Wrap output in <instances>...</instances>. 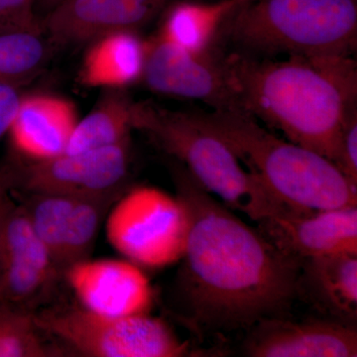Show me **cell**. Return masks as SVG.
Returning a JSON list of instances; mask_svg holds the SVG:
<instances>
[{
    "label": "cell",
    "mask_w": 357,
    "mask_h": 357,
    "mask_svg": "<svg viewBox=\"0 0 357 357\" xmlns=\"http://www.w3.org/2000/svg\"><path fill=\"white\" fill-rule=\"evenodd\" d=\"M173 178L189 213L180 274L189 323L197 332L218 333L288 318L302 261L236 217L180 163Z\"/></svg>",
    "instance_id": "obj_1"
},
{
    "label": "cell",
    "mask_w": 357,
    "mask_h": 357,
    "mask_svg": "<svg viewBox=\"0 0 357 357\" xmlns=\"http://www.w3.org/2000/svg\"><path fill=\"white\" fill-rule=\"evenodd\" d=\"M223 62L241 112L333 163L345 121L356 109L351 56L272 60L234 52Z\"/></svg>",
    "instance_id": "obj_2"
},
{
    "label": "cell",
    "mask_w": 357,
    "mask_h": 357,
    "mask_svg": "<svg viewBox=\"0 0 357 357\" xmlns=\"http://www.w3.org/2000/svg\"><path fill=\"white\" fill-rule=\"evenodd\" d=\"M275 197L300 211L357 206V187L330 159L277 137L239 110L194 112Z\"/></svg>",
    "instance_id": "obj_3"
},
{
    "label": "cell",
    "mask_w": 357,
    "mask_h": 357,
    "mask_svg": "<svg viewBox=\"0 0 357 357\" xmlns=\"http://www.w3.org/2000/svg\"><path fill=\"white\" fill-rule=\"evenodd\" d=\"M134 129L146 133L204 190L231 211L255 222L304 213L275 197L243 167L229 145L199 122L194 112H174L153 102H134Z\"/></svg>",
    "instance_id": "obj_4"
},
{
    "label": "cell",
    "mask_w": 357,
    "mask_h": 357,
    "mask_svg": "<svg viewBox=\"0 0 357 357\" xmlns=\"http://www.w3.org/2000/svg\"><path fill=\"white\" fill-rule=\"evenodd\" d=\"M239 53L260 58L351 56L356 0H249L225 21Z\"/></svg>",
    "instance_id": "obj_5"
},
{
    "label": "cell",
    "mask_w": 357,
    "mask_h": 357,
    "mask_svg": "<svg viewBox=\"0 0 357 357\" xmlns=\"http://www.w3.org/2000/svg\"><path fill=\"white\" fill-rule=\"evenodd\" d=\"M42 332L57 337L79 354L93 357H181L191 345L163 319L149 314L102 316L79 307L46 310L35 314Z\"/></svg>",
    "instance_id": "obj_6"
},
{
    "label": "cell",
    "mask_w": 357,
    "mask_h": 357,
    "mask_svg": "<svg viewBox=\"0 0 357 357\" xmlns=\"http://www.w3.org/2000/svg\"><path fill=\"white\" fill-rule=\"evenodd\" d=\"M189 225L187 208L178 196L140 185L115 202L105 231L112 248L129 261L159 269L182 260Z\"/></svg>",
    "instance_id": "obj_7"
},
{
    "label": "cell",
    "mask_w": 357,
    "mask_h": 357,
    "mask_svg": "<svg viewBox=\"0 0 357 357\" xmlns=\"http://www.w3.org/2000/svg\"><path fill=\"white\" fill-rule=\"evenodd\" d=\"M142 82L160 95L199 100L213 110H239L223 57L194 54L164 41L148 40Z\"/></svg>",
    "instance_id": "obj_8"
},
{
    "label": "cell",
    "mask_w": 357,
    "mask_h": 357,
    "mask_svg": "<svg viewBox=\"0 0 357 357\" xmlns=\"http://www.w3.org/2000/svg\"><path fill=\"white\" fill-rule=\"evenodd\" d=\"M129 162V141H126L114 146L32 162L20 172L18 184L27 192H57L76 198L121 194Z\"/></svg>",
    "instance_id": "obj_9"
},
{
    "label": "cell",
    "mask_w": 357,
    "mask_h": 357,
    "mask_svg": "<svg viewBox=\"0 0 357 357\" xmlns=\"http://www.w3.org/2000/svg\"><path fill=\"white\" fill-rule=\"evenodd\" d=\"M60 272L23 204L10 199L0 227V302L32 310Z\"/></svg>",
    "instance_id": "obj_10"
},
{
    "label": "cell",
    "mask_w": 357,
    "mask_h": 357,
    "mask_svg": "<svg viewBox=\"0 0 357 357\" xmlns=\"http://www.w3.org/2000/svg\"><path fill=\"white\" fill-rule=\"evenodd\" d=\"M66 280L81 307L112 318L149 314L154 291L142 268L128 259L89 258L70 265Z\"/></svg>",
    "instance_id": "obj_11"
},
{
    "label": "cell",
    "mask_w": 357,
    "mask_h": 357,
    "mask_svg": "<svg viewBox=\"0 0 357 357\" xmlns=\"http://www.w3.org/2000/svg\"><path fill=\"white\" fill-rule=\"evenodd\" d=\"M243 354L250 357H356L357 331L337 319H263L250 328Z\"/></svg>",
    "instance_id": "obj_12"
},
{
    "label": "cell",
    "mask_w": 357,
    "mask_h": 357,
    "mask_svg": "<svg viewBox=\"0 0 357 357\" xmlns=\"http://www.w3.org/2000/svg\"><path fill=\"white\" fill-rule=\"evenodd\" d=\"M169 0H62L50 9L42 29L61 46L89 43L107 33L137 30Z\"/></svg>",
    "instance_id": "obj_13"
},
{
    "label": "cell",
    "mask_w": 357,
    "mask_h": 357,
    "mask_svg": "<svg viewBox=\"0 0 357 357\" xmlns=\"http://www.w3.org/2000/svg\"><path fill=\"white\" fill-rule=\"evenodd\" d=\"M259 230L277 248L301 261L357 253V206L271 218L260 222Z\"/></svg>",
    "instance_id": "obj_14"
},
{
    "label": "cell",
    "mask_w": 357,
    "mask_h": 357,
    "mask_svg": "<svg viewBox=\"0 0 357 357\" xmlns=\"http://www.w3.org/2000/svg\"><path fill=\"white\" fill-rule=\"evenodd\" d=\"M77 121L76 107L67 98L35 93L21 96L7 134L18 153L45 161L65 153Z\"/></svg>",
    "instance_id": "obj_15"
},
{
    "label": "cell",
    "mask_w": 357,
    "mask_h": 357,
    "mask_svg": "<svg viewBox=\"0 0 357 357\" xmlns=\"http://www.w3.org/2000/svg\"><path fill=\"white\" fill-rule=\"evenodd\" d=\"M148 40L137 30L107 33L89 42L79 73L88 88L124 89L142 82Z\"/></svg>",
    "instance_id": "obj_16"
},
{
    "label": "cell",
    "mask_w": 357,
    "mask_h": 357,
    "mask_svg": "<svg viewBox=\"0 0 357 357\" xmlns=\"http://www.w3.org/2000/svg\"><path fill=\"white\" fill-rule=\"evenodd\" d=\"M307 293L319 309L337 321L352 324L357 316V253H337L301 262L298 294Z\"/></svg>",
    "instance_id": "obj_17"
},
{
    "label": "cell",
    "mask_w": 357,
    "mask_h": 357,
    "mask_svg": "<svg viewBox=\"0 0 357 357\" xmlns=\"http://www.w3.org/2000/svg\"><path fill=\"white\" fill-rule=\"evenodd\" d=\"M241 4V0L178 2L167 11L157 36L190 53H211L218 32Z\"/></svg>",
    "instance_id": "obj_18"
},
{
    "label": "cell",
    "mask_w": 357,
    "mask_h": 357,
    "mask_svg": "<svg viewBox=\"0 0 357 357\" xmlns=\"http://www.w3.org/2000/svg\"><path fill=\"white\" fill-rule=\"evenodd\" d=\"M132 103L124 89H107L95 109L77 121L65 153H81L129 141L134 129Z\"/></svg>",
    "instance_id": "obj_19"
},
{
    "label": "cell",
    "mask_w": 357,
    "mask_h": 357,
    "mask_svg": "<svg viewBox=\"0 0 357 357\" xmlns=\"http://www.w3.org/2000/svg\"><path fill=\"white\" fill-rule=\"evenodd\" d=\"M28 195L29 197L21 203L33 229L62 272L61 260L66 234L77 198L57 192H33Z\"/></svg>",
    "instance_id": "obj_20"
},
{
    "label": "cell",
    "mask_w": 357,
    "mask_h": 357,
    "mask_svg": "<svg viewBox=\"0 0 357 357\" xmlns=\"http://www.w3.org/2000/svg\"><path fill=\"white\" fill-rule=\"evenodd\" d=\"M122 194L77 199L66 234L61 260L62 272L74 263L88 259L105 215Z\"/></svg>",
    "instance_id": "obj_21"
},
{
    "label": "cell",
    "mask_w": 357,
    "mask_h": 357,
    "mask_svg": "<svg viewBox=\"0 0 357 357\" xmlns=\"http://www.w3.org/2000/svg\"><path fill=\"white\" fill-rule=\"evenodd\" d=\"M43 31L0 33V83L20 86L43 69L48 58Z\"/></svg>",
    "instance_id": "obj_22"
},
{
    "label": "cell",
    "mask_w": 357,
    "mask_h": 357,
    "mask_svg": "<svg viewBox=\"0 0 357 357\" xmlns=\"http://www.w3.org/2000/svg\"><path fill=\"white\" fill-rule=\"evenodd\" d=\"M28 307L0 302V357L53 356Z\"/></svg>",
    "instance_id": "obj_23"
},
{
    "label": "cell",
    "mask_w": 357,
    "mask_h": 357,
    "mask_svg": "<svg viewBox=\"0 0 357 357\" xmlns=\"http://www.w3.org/2000/svg\"><path fill=\"white\" fill-rule=\"evenodd\" d=\"M13 31H43L34 0H0V33Z\"/></svg>",
    "instance_id": "obj_24"
},
{
    "label": "cell",
    "mask_w": 357,
    "mask_h": 357,
    "mask_svg": "<svg viewBox=\"0 0 357 357\" xmlns=\"http://www.w3.org/2000/svg\"><path fill=\"white\" fill-rule=\"evenodd\" d=\"M333 164L345 178L357 187V112L356 109L347 116Z\"/></svg>",
    "instance_id": "obj_25"
},
{
    "label": "cell",
    "mask_w": 357,
    "mask_h": 357,
    "mask_svg": "<svg viewBox=\"0 0 357 357\" xmlns=\"http://www.w3.org/2000/svg\"><path fill=\"white\" fill-rule=\"evenodd\" d=\"M21 96L18 86L0 83V139L8 132Z\"/></svg>",
    "instance_id": "obj_26"
},
{
    "label": "cell",
    "mask_w": 357,
    "mask_h": 357,
    "mask_svg": "<svg viewBox=\"0 0 357 357\" xmlns=\"http://www.w3.org/2000/svg\"><path fill=\"white\" fill-rule=\"evenodd\" d=\"M18 178L20 171L16 170L13 165L6 164L0 167V227L7 204L11 199V192L18 185Z\"/></svg>",
    "instance_id": "obj_27"
},
{
    "label": "cell",
    "mask_w": 357,
    "mask_h": 357,
    "mask_svg": "<svg viewBox=\"0 0 357 357\" xmlns=\"http://www.w3.org/2000/svg\"><path fill=\"white\" fill-rule=\"evenodd\" d=\"M61 1H62V0H43V3L45 6L52 9L54 6H56L58 3H60Z\"/></svg>",
    "instance_id": "obj_28"
},
{
    "label": "cell",
    "mask_w": 357,
    "mask_h": 357,
    "mask_svg": "<svg viewBox=\"0 0 357 357\" xmlns=\"http://www.w3.org/2000/svg\"><path fill=\"white\" fill-rule=\"evenodd\" d=\"M246 1H249V0H243V3H244V2H246Z\"/></svg>",
    "instance_id": "obj_29"
}]
</instances>
